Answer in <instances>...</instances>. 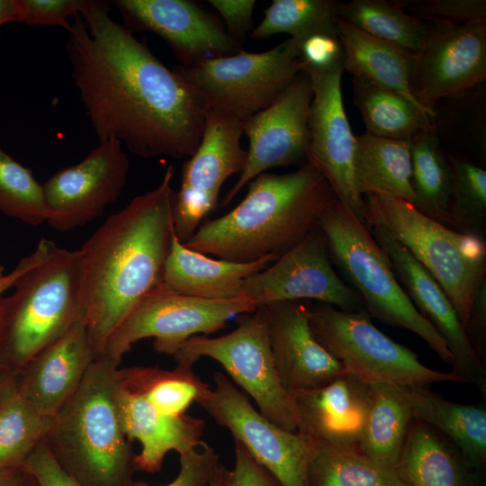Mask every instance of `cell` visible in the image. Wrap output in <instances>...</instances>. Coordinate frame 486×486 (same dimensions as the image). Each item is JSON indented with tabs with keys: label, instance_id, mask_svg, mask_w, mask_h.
Returning a JSON list of instances; mask_svg holds the SVG:
<instances>
[{
	"label": "cell",
	"instance_id": "6da1fadb",
	"mask_svg": "<svg viewBox=\"0 0 486 486\" xmlns=\"http://www.w3.org/2000/svg\"><path fill=\"white\" fill-rule=\"evenodd\" d=\"M109 11L108 2L90 0L72 18L66 45L98 141L116 140L142 158L191 157L203 133L205 100Z\"/></svg>",
	"mask_w": 486,
	"mask_h": 486
},
{
	"label": "cell",
	"instance_id": "7a4b0ae2",
	"mask_svg": "<svg viewBox=\"0 0 486 486\" xmlns=\"http://www.w3.org/2000/svg\"><path fill=\"white\" fill-rule=\"evenodd\" d=\"M174 174L169 165L156 188L109 216L79 249L84 319L96 358L130 310L163 284L175 236Z\"/></svg>",
	"mask_w": 486,
	"mask_h": 486
},
{
	"label": "cell",
	"instance_id": "3957f363",
	"mask_svg": "<svg viewBox=\"0 0 486 486\" xmlns=\"http://www.w3.org/2000/svg\"><path fill=\"white\" fill-rule=\"evenodd\" d=\"M228 213L206 220L183 243L199 253L247 263L277 258L318 227L337 196L322 173L306 162L291 173H262Z\"/></svg>",
	"mask_w": 486,
	"mask_h": 486
},
{
	"label": "cell",
	"instance_id": "277c9868",
	"mask_svg": "<svg viewBox=\"0 0 486 486\" xmlns=\"http://www.w3.org/2000/svg\"><path fill=\"white\" fill-rule=\"evenodd\" d=\"M120 364L102 356L54 415L45 442L58 464L80 486H130L136 454L118 403Z\"/></svg>",
	"mask_w": 486,
	"mask_h": 486
},
{
	"label": "cell",
	"instance_id": "5b68a950",
	"mask_svg": "<svg viewBox=\"0 0 486 486\" xmlns=\"http://www.w3.org/2000/svg\"><path fill=\"white\" fill-rule=\"evenodd\" d=\"M0 296V358L14 373L85 317L79 249L47 240L40 257Z\"/></svg>",
	"mask_w": 486,
	"mask_h": 486
},
{
	"label": "cell",
	"instance_id": "8992f818",
	"mask_svg": "<svg viewBox=\"0 0 486 486\" xmlns=\"http://www.w3.org/2000/svg\"><path fill=\"white\" fill-rule=\"evenodd\" d=\"M318 226L328 253L355 287L366 313L413 332L443 362L453 364L446 341L412 304L369 227L338 200L320 215Z\"/></svg>",
	"mask_w": 486,
	"mask_h": 486
},
{
	"label": "cell",
	"instance_id": "52a82bcc",
	"mask_svg": "<svg viewBox=\"0 0 486 486\" xmlns=\"http://www.w3.org/2000/svg\"><path fill=\"white\" fill-rule=\"evenodd\" d=\"M364 202L366 225H382L411 253L443 289L465 328L486 281L485 240L454 230L400 199L369 194Z\"/></svg>",
	"mask_w": 486,
	"mask_h": 486
},
{
	"label": "cell",
	"instance_id": "ba28073f",
	"mask_svg": "<svg viewBox=\"0 0 486 486\" xmlns=\"http://www.w3.org/2000/svg\"><path fill=\"white\" fill-rule=\"evenodd\" d=\"M173 356L177 365L187 367L202 357L217 361L253 399L264 417L285 430L297 432L295 405L275 369L264 306L237 316V327L226 335L190 338Z\"/></svg>",
	"mask_w": 486,
	"mask_h": 486
},
{
	"label": "cell",
	"instance_id": "9c48e42d",
	"mask_svg": "<svg viewBox=\"0 0 486 486\" xmlns=\"http://www.w3.org/2000/svg\"><path fill=\"white\" fill-rule=\"evenodd\" d=\"M370 318L365 311H344L325 303L309 307V324L315 338L346 371L370 383L429 387L464 382L453 371H436L422 364L417 354L382 333Z\"/></svg>",
	"mask_w": 486,
	"mask_h": 486
},
{
	"label": "cell",
	"instance_id": "30bf717a",
	"mask_svg": "<svg viewBox=\"0 0 486 486\" xmlns=\"http://www.w3.org/2000/svg\"><path fill=\"white\" fill-rule=\"evenodd\" d=\"M206 102L207 109L244 122L270 105L303 70L300 43L284 40L264 52L241 51L173 68Z\"/></svg>",
	"mask_w": 486,
	"mask_h": 486
},
{
	"label": "cell",
	"instance_id": "8fae6325",
	"mask_svg": "<svg viewBox=\"0 0 486 486\" xmlns=\"http://www.w3.org/2000/svg\"><path fill=\"white\" fill-rule=\"evenodd\" d=\"M256 309L247 297L206 300L176 293L162 284L145 296L109 338L103 356L121 364L123 356L140 339L153 338L155 350L174 355L190 338L208 336L227 321Z\"/></svg>",
	"mask_w": 486,
	"mask_h": 486
},
{
	"label": "cell",
	"instance_id": "7c38bea8",
	"mask_svg": "<svg viewBox=\"0 0 486 486\" xmlns=\"http://www.w3.org/2000/svg\"><path fill=\"white\" fill-rule=\"evenodd\" d=\"M197 403L220 426L228 428L248 454L282 486H308L311 440L275 425L221 372Z\"/></svg>",
	"mask_w": 486,
	"mask_h": 486
},
{
	"label": "cell",
	"instance_id": "4fadbf2b",
	"mask_svg": "<svg viewBox=\"0 0 486 486\" xmlns=\"http://www.w3.org/2000/svg\"><path fill=\"white\" fill-rule=\"evenodd\" d=\"M424 22L423 42L413 55L410 90L422 107L435 113L439 103L485 83L486 21Z\"/></svg>",
	"mask_w": 486,
	"mask_h": 486
},
{
	"label": "cell",
	"instance_id": "5bb4252c",
	"mask_svg": "<svg viewBox=\"0 0 486 486\" xmlns=\"http://www.w3.org/2000/svg\"><path fill=\"white\" fill-rule=\"evenodd\" d=\"M242 134L241 121L207 109L200 144L183 166L181 186L176 192L174 232L182 243L216 209L224 182L242 172L248 158V151L240 146Z\"/></svg>",
	"mask_w": 486,
	"mask_h": 486
},
{
	"label": "cell",
	"instance_id": "9a60e30c",
	"mask_svg": "<svg viewBox=\"0 0 486 486\" xmlns=\"http://www.w3.org/2000/svg\"><path fill=\"white\" fill-rule=\"evenodd\" d=\"M242 291L256 308L274 302L315 300L344 311H365L359 295L334 270L319 226L271 266L248 277Z\"/></svg>",
	"mask_w": 486,
	"mask_h": 486
},
{
	"label": "cell",
	"instance_id": "2e32d148",
	"mask_svg": "<svg viewBox=\"0 0 486 486\" xmlns=\"http://www.w3.org/2000/svg\"><path fill=\"white\" fill-rule=\"evenodd\" d=\"M343 61L326 69H303L310 77L313 91L307 161L322 173L337 199L365 223L364 197L357 192L354 177L356 136L342 98Z\"/></svg>",
	"mask_w": 486,
	"mask_h": 486
},
{
	"label": "cell",
	"instance_id": "e0dca14e",
	"mask_svg": "<svg viewBox=\"0 0 486 486\" xmlns=\"http://www.w3.org/2000/svg\"><path fill=\"white\" fill-rule=\"evenodd\" d=\"M312 95L310 77L302 70L270 105L242 122L243 133L248 139V158L238 180L225 195L223 206L268 169L307 162Z\"/></svg>",
	"mask_w": 486,
	"mask_h": 486
},
{
	"label": "cell",
	"instance_id": "ac0fdd59",
	"mask_svg": "<svg viewBox=\"0 0 486 486\" xmlns=\"http://www.w3.org/2000/svg\"><path fill=\"white\" fill-rule=\"evenodd\" d=\"M129 169L120 141L99 142L82 161L58 171L41 184L46 222L68 231L101 216L121 194Z\"/></svg>",
	"mask_w": 486,
	"mask_h": 486
},
{
	"label": "cell",
	"instance_id": "d6986e66",
	"mask_svg": "<svg viewBox=\"0 0 486 486\" xmlns=\"http://www.w3.org/2000/svg\"><path fill=\"white\" fill-rule=\"evenodd\" d=\"M409 299L446 341L453 372L486 395V369L450 300L428 270L382 225L367 224Z\"/></svg>",
	"mask_w": 486,
	"mask_h": 486
},
{
	"label": "cell",
	"instance_id": "ffe728a7",
	"mask_svg": "<svg viewBox=\"0 0 486 486\" xmlns=\"http://www.w3.org/2000/svg\"><path fill=\"white\" fill-rule=\"evenodd\" d=\"M112 4L130 31H148L164 39L182 67L242 50L226 28L193 1L114 0Z\"/></svg>",
	"mask_w": 486,
	"mask_h": 486
},
{
	"label": "cell",
	"instance_id": "44dd1931",
	"mask_svg": "<svg viewBox=\"0 0 486 486\" xmlns=\"http://www.w3.org/2000/svg\"><path fill=\"white\" fill-rule=\"evenodd\" d=\"M264 307L275 369L290 395L321 387L346 371L313 336L309 306L302 301L274 302Z\"/></svg>",
	"mask_w": 486,
	"mask_h": 486
},
{
	"label": "cell",
	"instance_id": "7402d4cb",
	"mask_svg": "<svg viewBox=\"0 0 486 486\" xmlns=\"http://www.w3.org/2000/svg\"><path fill=\"white\" fill-rule=\"evenodd\" d=\"M292 397L298 433L314 441L359 448L373 403L372 383L345 371L321 387Z\"/></svg>",
	"mask_w": 486,
	"mask_h": 486
},
{
	"label": "cell",
	"instance_id": "603a6c76",
	"mask_svg": "<svg viewBox=\"0 0 486 486\" xmlns=\"http://www.w3.org/2000/svg\"><path fill=\"white\" fill-rule=\"evenodd\" d=\"M95 358L83 318L16 373L15 388L40 414L54 417Z\"/></svg>",
	"mask_w": 486,
	"mask_h": 486
},
{
	"label": "cell",
	"instance_id": "cb8c5ba5",
	"mask_svg": "<svg viewBox=\"0 0 486 486\" xmlns=\"http://www.w3.org/2000/svg\"><path fill=\"white\" fill-rule=\"evenodd\" d=\"M118 403L128 439L137 440L141 446L135 459L137 470L158 472L170 451L181 455L202 442L205 423L202 418L188 414L179 417L164 414L144 397L125 390L119 382Z\"/></svg>",
	"mask_w": 486,
	"mask_h": 486
},
{
	"label": "cell",
	"instance_id": "d4e9b609",
	"mask_svg": "<svg viewBox=\"0 0 486 486\" xmlns=\"http://www.w3.org/2000/svg\"><path fill=\"white\" fill-rule=\"evenodd\" d=\"M277 259L266 256L253 262L213 259L173 238L162 286L173 292L206 300H233L243 295V282Z\"/></svg>",
	"mask_w": 486,
	"mask_h": 486
},
{
	"label": "cell",
	"instance_id": "484cf974",
	"mask_svg": "<svg viewBox=\"0 0 486 486\" xmlns=\"http://www.w3.org/2000/svg\"><path fill=\"white\" fill-rule=\"evenodd\" d=\"M401 386L414 418L449 439L470 468H482L485 464L484 407L451 401L427 386Z\"/></svg>",
	"mask_w": 486,
	"mask_h": 486
},
{
	"label": "cell",
	"instance_id": "4316f807",
	"mask_svg": "<svg viewBox=\"0 0 486 486\" xmlns=\"http://www.w3.org/2000/svg\"><path fill=\"white\" fill-rule=\"evenodd\" d=\"M338 31L344 71L404 96L434 119L435 113L422 107L410 90L414 54L377 40L339 18Z\"/></svg>",
	"mask_w": 486,
	"mask_h": 486
},
{
	"label": "cell",
	"instance_id": "83f0119b",
	"mask_svg": "<svg viewBox=\"0 0 486 486\" xmlns=\"http://www.w3.org/2000/svg\"><path fill=\"white\" fill-rule=\"evenodd\" d=\"M469 469L449 439L413 418L395 467L409 486H472Z\"/></svg>",
	"mask_w": 486,
	"mask_h": 486
},
{
	"label": "cell",
	"instance_id": "f1b7e54d",
	"mask_svg": "<svg viewBox=\"0 0 486 486\" xmlns=\"http://www.w3.org/2000/svg\"><path fill=\"white\" fill-rule=\"evenodd\" d=\"M354 177L362 195L376 194L412 204L411 155L409 140L356 136Z\"/></svg>",
	"mask_w": 486,
	"mask_h": 486
},
{
	"label": "cell",
	"instance_id": "f546056e",
	"mask_svg": "<svg viewBox=\"0 0 486 486\" xmlns=\"http://www.w3.org/2000/svg\"><path fill=\"white\" fill-rule=\"evenodd\" d=\"M411 155L412 205L422 214L450 226L452 166L434 125L409 140Z\"/></svg>",
	"mask_w": 486,
	"mask_h": 486
},
{
	"label": "cell",
	"instance_id": "4dcf8cb0",
	"mask_svg": "<svg viewBox=\"0 0 486 486\" xmlns=\"http://www.w3.org/2000/svg\"><path fill=\"white\" fill-rule=\"evenodd\" d=\"M374 398L359 449L368 457L395 469L413 420L401 385L373 382Z\"/></svg>",
	"mask_w": 486,
	"mask_h": 486
},
{
	"label": "cell",
	"instance_id": "1f68e13d",
	"mask_svg": "<svg viewBox=\"0 0 486 486\" xmlns=\"http://www.w3.org/2000/svg\"><path fill=\"white\" fill-rule=\"evenodd\" d=\"M352 94L370 134L409 140L434 125L432 116L404 96L364 79L353 76Z\"/></svg>",
	"mask_w": 486,
	"mask_h": 486
},
{
	"label": "cell",
	"instance_id": "d6a6232c",
	"mask_svg": "<svg viewBox=\"0 0 486 486\" xmlns=\"http://www.w3.org/2000/svg\"><path fill=\"white\" fill-rule=\"evenodd\" d=\"M308 486L409 485L395 469L375 462L358 447L311 440Z\"/></svg>",
	"mask_w": 486,
	"mask_h": 486
},
{
	"label": "cell",
	"instance_id": "836d02e7",
	"mask_svg": "<svg viewBox=\"0 0 486 486\" xmlns=\"http://www.w3.org/2000/svg\"><path fill=\"white\" fill-rule=\"evenodd\" d=\"M119 384L144 397L164 414L179 417L211 388L193 371L177 365L173 370L158 366H130L117 372Z\"/></svg>",
	"mask_w": 486,
	"mask_h": 486
},
{
	"label": "cell",
	"instance_id": "e575fe53",
	"mask_svg": "<svg viewBox=\"0 0 486 486\" xmlns=\"http://www.w3.org/2000/svg\"><path fill=\"white\" fill-rule=\"evenodd\" d=\"M337 15L363 32L411 54L418 52L425 36V22L409 14L401 0L338 2Z\"/></svg>",
	"mask_w": 486,
	"mask_h": 486
},
{
	"label": "cell",
	"instance_id": "d590c367",
	"mask_svg": "<svg viewBox=\"0 0 486 486\" xmlns=\"http://www.w3.org/2000/svg\"><path fill=\"white\" fill-rule=\"evenodd\" d=\"M334 0H273L264 10L262 22L248 36L254 40L285 33L300 44L314 34L338 37Z\"/></svg>",
	"mask_w": 486,
	"mask_h": 486
},
{
	"label": "cell",
	"instance_id": "8d00e7d4",
	"mask_svg": "<svg viewBox=\"0 0 486 486\" xmlns=\"http://www.w3.org/2000/svg\"><path fill=\"white\" fill-rule=\"evenodd\" d=\"M53 417L36 411L15 386L0 400V470L23 465L50 428Z\"/></svg>",
	"mask_w": 486,
	"mask_h": 486
},
{
	"label": "cell",
	"instance_id": "74e56055",
	"mask_svg": "<svg viewBox=\"0 0 486 486\" xmlns=\"http://www.w3.org/2000/svg\"><path fill=\"white\" fill-rule=\"evenodd\" d=\"M449 157L452 166L449 228L484 239L486 171L473 161Z\"/></svg>",
	"mask_w": 486,
	"mask_h": 486
},
{
	"label": "cell",
	"instance_id": "f35d334b",
	"mask_svg": "<svg viewBox=\"0 0 486 486\" xmlns=\"http://www.w3.org/2000/svg\"><path fill=\"white\" fill-rule=\"evenodd\" d=\"M0 212L30 225L47 220L42 185L0 147Z\"/></svg>",
	"mask_w": 486,
	"mask_h": 486
},
{
	"label": "cell",
	"instance_id": "ab89813d",
	"mask_svg": "<svg viewBox=\"0 0 486 486\" xmlns=\"http://www.w3.org/2000/svg\"><path fill=\"white\" fill-rule=\"evenodd\" d=\"M406 11L422 21L464 24L486 21L485 0H401Z\"/></svg>",
	"mask_w": 486,
	"mask_h": 486
},
{
	"label": "cell",
	"instance_id": "60d3db41",
	"mask_svg": "<svg viewBox=\"0 0 486 486\" xmlns=\"http://www.w3.org/2000/svg\"><path fill=\"white\" fill-rule=\"evenodd\" d=\"M18 22L32 26H58L68 32L69 18L82 14L90 0H17Z\"/></svg>",
	"mask_w": 486,
	"mask_h": 486
},
{
	"label": "cell",
	"instance_id": "b9f144b4",
	"mask_svg": "<svg viewBox=\"0 0 486 486\" xmlns=\"http://www.w3.org/2000/svg\"><path fill=\"white\" fill-rule=\"evenodd\" d=\"M180 469L176 477L164 486H207L220 457L213 447L202 442L194 449L179 455ZM130 486H150L143 482Z\"/></svg>",
	"mask_w": 486,
	"mask_h": 486
},
{
	"label": "cell",
	"instance_id": "7bdbcfd3",
	"mask_svg": "<svg viewBox=\"0 0 486 486\" xmlns=\"http://www.w3.org/2000/svg\"><path fill=\"white\" fill-rule=\"evenodd\" d=\"M234 440V466L228 470L229 486H282L237 440Z\"/></svg>",
	"mask_w": 486,
	"mask_h": 486
},
{
	"label": "cell",
	"instance_id": "ee69618b",
	"mask_svg": "<svg viewBox=\"0 0 486 486\" xmlns=\"http://www.w3.org/2000/svg\"><path fill=\"white\" fill-rule=\"evenodd\" d=\"M303 69H326L344 58L338 37L314 34L300 44Z\"/></svg>",
	"mask_w": 486,
	"mask_h": 486
},
{
	"label": "cell",
	"instance_id": "f6af8a7d",
	"mask_svg": "<svg viewBox=\"0 0 486 486\" xmlns=\"http://www.w3.org/2000/svg\"><path fill=\"white\" fill-rule=\"evenodd\" d=\"M23 466L35 478L39 486H80L55 461L45 439L35 448Z\"/></svg>",
	"mask_w": 486,
	"mask_h": 486
},
{
	"label": "cell",
	"instance_id": "bcb514c9",
	"mask_svg": "<svg viewBox=\"0 0 486 486\" xmlns=\"http://www.w3.org/2000/svg\"><path fill=\"white\" fill-rule=\"evenodd\" d=\"M208 3L220 14L228 33L239 44L253 24L252 14L255 0H209Z\"/></svg>",
	"mask_w": 486,
	"mask_h": 486
},
{
	"label": "cell",
	"instance_id": "7dc6e473",
	"mask_svg": "<svg viewBox=\"0 0 486 486\" xmlns=\"http://www.w3.org/2000/svg\"><path fill=\"white\" fill-rule=\"evenodd\" d=\"M465 330L474 350L482 359L486 355V281L473 299Z\"/></svg>",
	"mask_w": 486,
	"mask_h": 486
},
{
	"label": "cell",
	"instance_id": "c3c4849f",
	"mask_svg": "<svg viewBox=\"0 0 486 486\" xmlns=\"http://www.w3.org/2000/svg\"><path fill=\"white\" fill-rule=\"evenodd\" d=\"M46 243L47 239L41 238L32 253L23 257L11 273L0 278V296L4 292L13 287L16 278L40 257L46 247Z\"/></svg>",
	"mask_w": 486,
	"mask_h": 486
},
{
	"label": "cell",
	"instance_id": "681fc988",
	"mask_svg": "<svg viewBox=\"0 0 486 486\" xmlns=\"http://www.w3.org/2000/svg\"><path fill=\"white\" fill-rule=\"evenodd\" d=\"M0 486H39L35 478L23 466L0 470Z\"/></svg>",
	"mask_w": 486,
	"mask_h": 486
},
{
	"label": "cell",
	"instance_id": "f907efd6",
	"mask_svg": "<svg viewBox=\"0 0 486 486\" xmlns=\"http://www.w3.org/2000/svg\"><path fill=\"white\" fill-rule=\"evenodd\" d=\"M9 22H18L17 0H0V26Z\"/></svg>",
	"mask_w": 486,
	"mask_h": 486
},
{
	"label": "cell",
	"instance_id": "816d5d0a",
	"mask_svg": "<svg viewBox=\"0 0 486 486\" xmlns=\"http://www.w3.org/2000/svg\"><path fill=\"white\" fill-rule=\"evenodd\" d=\"M16 373L11 370L0 358V400L15 386Z\"/></svg>",
	"mask_w": 486,
	"mask_h": 486
},
{
	"label": "cell",
	"instance_id": "f5cc1de1",
	"mask_svg": "<svg viewBox=\"0 0 486 486\" xmlns=\"http://www.w3.org/2000/svg\"><path fill=\"white\" fill-rule=\"evenodd\" d=\"M207 486H229L228 469L223 464L217 466Z\"/></svg>",
	"mask_w": 486,
	"mask_h": 486
},
{
	"label": "cell",
	"instance_id": "db71d44e",
	"mask_svg": "<svg viewBox=\"0 0 486 486\" xmlns=\"http://www.w3.org/2000/svg\"><path fill=\"white\" fill-rule=\"evenodd\" d=\"M4 268L3 266L0 265V278L4 275Z\"/></svg>",
	"mask_w": 486,
	"mask_h": 486
}]
</instances>
